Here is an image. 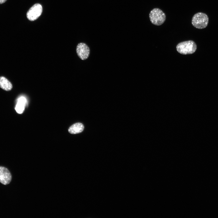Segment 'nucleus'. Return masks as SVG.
I'll return each mask as SVG.
<instances>
[{
    "instance_id": "f257e3e1",
    "label": "nucleus",
    "mask_w": 218,
    "mask_h": 218,
    "mask_svg": "<svg viewBox=\"0 0 218 218\" xmlns=\"http://www.w3.org/2000/svg\"><path fill=\"white\" fill-rule=\"evenodd\" d=\"M209 21L208 16L206 14L200 12L195 14L192 19V24L195 28L203 29L207 26Z\"/></svg>"
},
{
    "instance_id": "f03ea898",
    "label": "nucleus",
    "mask_w": 218,
    "mask_h": 218,
    "mask_svg": "<svg viewBox=\"0 0 218 218\" xmlns=\"http://www.w3.org/2000/svg\"><path fill=\"white\" fill-rule=\"evenodd\" d=\"M177 51L183 54H192L197 49V45L193 41L190 40L181 42L176 47Z\"/></svg>"
},
{
    "instance_id": "7ed1b4c3",
    "label": "nucleus",
    "mask_w": 218,
    "mask_h": 218,
    "mask_svg": "<svg viewBox=\"0 0 218 218\" xmlns=\"http://www.w3.org/2000/svg\"><path fill=\"white\" fill-rule=\"evenodd\" d=\"M150 20L153 24L160 25L165 21L166 16L165 13L159 8H154L150 12L149 15Z\"/></svg>"
},
{
    "instance_id": "20e7f679",
    "label": "nucleus",
    "mask_w": 218,
    "mask_h": 218,
    "mask_svg": "<svg viewBox=\"0 0 218 218\" xmlns=\"http://www.w3.org/2000/svg\"><path fill=\"white\" fill-rule=\"evenodd\" d=\"M42 11L41 5L38 3L35 4L28 11L26 14L27 18L31 21H34L41 15Z\"/></svg>"
},
{
    "instance_id": "39448f33",
    "label": "nucleus",
    "mask_w": 218,
    "mask_h": 218,
    "mask_svg": "<svg viewBox=\"0 0 218 218\" xmlns=\"http://www.w3.org/2000/svg\"><path fill=\"white\" fill-rule=\"evenodd\" d=\"M76 52L79 57L82 60L87 59L90 54V49L85 44L81 43L78 44L76 48Z\"/></svg>"
},
{
    "instance_id": "423d86ee",
    "label": "nucleus",
    "mask_w": 218,
    "mask_h": 218,
    "mask_svg": "<svg viewBox=\"0 0 218 218\" xmlns=\"http://www.w3.org/2000/svg\"><path fill=\"white\" fill-rule=\"evenodd\" d=\"M12 180V175L6 167L0 166V182L4 185L9 184Z\"/></svg>"
},
{
    "instance_id": "0eeeda50",
    "label": "nucleus",
    "mask_w": 218,
    "mask_h": 218,
    "mask_svg": "<svg viewBox=\"0 0 218 218\" xmlns=\"http://www.w3.org/2000/svg\"><path fill=\"white\" fill-rule=\"evenodd\" d=\"M27 104V100L24 97H19L17 100L15 110L17 112L21 114L24 111L25 106Z\"/></svg>"
},
{
    "instance_id": "6e6552de",
    "label": "nucleus",
    "mask_w": 218,
    "mask_h": 218,
    "mask_svg": "<svg viewBox=\"0 0 218 218\" xmlns=\"http://www.w3.org/2000/svg\"><path fill=\"white\" fill-rule=\"evenodd\" d=\"M83 125L80 123L74 124L69 128V132L71 134H76L82 132L84 129Z\"/></svg>"
},
{
    "instance_id": "1a4fd4ad",
    "label": "nucleus",
    "mask_w": 218,
    "mask_h": 218,
    "mask_svg": "<svg viewBox=\"0 0 218 218\" xmlns=\"http://www.w3.org/2000/svg\"><path fill=\"white\" fill-rule=\"evenodd\" d=\"M0 87L5 91H9L12 89V86L11 83L5 78L1 77Z\"/></svg>"
},
{
    "instance_id": "9d476101",
    "label": "nucleus",
    "mask_w": 218,
    "mask_h": 218,
    "mask_svg": "<svg viewBox=\"0 0 218 218\" xmlns=\"http://www.w3.org/2000/svg\"><path fill=\"white\" fill-rule=\"evenodd\" d=\"M7 0H0V4L5 2Z\"/></svg>"
}]
</instances>
